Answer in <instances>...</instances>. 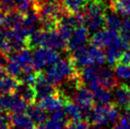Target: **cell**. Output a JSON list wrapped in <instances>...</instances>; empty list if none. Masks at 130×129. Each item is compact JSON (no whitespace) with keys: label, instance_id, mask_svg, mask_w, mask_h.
Returning <instances> with one entry per match:
<instances>
[{"label":"cell","instance_id":"obj_15","mask_svg":"<svg viewBox=\"0 0 130 129\" xmlns=\"http://www.w3.org/2000/svg\"><path fill=\"white\" fill-rule=\"evenodd\" d=\"M27 112L31 121L36 124H42L47 121V112L41 105L34 104H29L27 107Z\"/></svg>","mask_w":130,"mask_h":129},{"label":"cell","instance_id":"obj_32","mask_svg":"<svg viewBox=\"0 0 130 129\" xmlns=\"http://www.w3.org/2000/svg\"><path fill=\"white\" fill-rule=\"evenodd\" d=\"M0 129H11V124L9 117L0 115Z\"/></svg>","mask_w":130,"mask_h":129},{"label":"cell","instance_id":"obj_24","mask_svg":"<svg viewBox=\"0 0 130 129\" xmlns=\"http://www.w3.org/2000/svg\"><path fill=\"white\" fill-rule=\"evenodd\" d=\"M94 102L97 104H111L112 95L109 89L100 87L94 90Z\"/></svg>","mask_w":130,"mask_h":129},{"label":"cell","instance_id":"obj_17","mask_svg":"<svg viewBox=\"0 0 130 129\" xmlns=\"http://www.w3.org/2000/svg\"><path fill=\"white\" fill-rule=\"evenodd\" d=\"M64 111L69 120L70 121H80L84 117V110L80 105L73 103L70 99H68L64 104Z\"/></svg>","mask_w":130,"mask_h":129},{"label":"cell","instance_id":"obj_16","mask_svg":"<svg viewBox=\"0 0 130 129\" xmlns=\"http://www.w3.org/2000/svg\"><path fill=\"white\" fill-rule=\"evenodd\" d=\"M11 126H14L20 129H28L33 125V122L28 114L20 113H11L9 116Z\"/></svg>","mask_w":130,"mask_h":129},{"label":"cell","instance_id":"obj_29","mask_svg":"<svg viewBox=\"0 0 130 129\" xmlns=\"http://www.w3.org/2000/svg\"><path fill=\"white\" fill-rule=\"evenodd\" d=\"M50 119L56 122L61 123L63 125H66L68 123V120H69L68 117H67V115H66L65 111H61L60 109L52 112V114L51 115V118Z\"/></svg>","mask_w":130,"mask_h":129},{"label":"cell","instance_id":"obj_39","mask_svg":"<svg viewBox=\"0 0 130 129\" xmlns=\"http://www.w3.org/2000/svg\"><path fill=\"white\" fill-rule=\"evenodd\" d=\"M3 38V35H2V32H1V30H0V41H1V39Z\"/></svg>","mask_w":130,"mask_h":129},{"label":"cell","instance_id":"obj_33","mask_svg":"<svg viewBox=\"0 0 130 129\" xmlns=\"http://www.w3.org/2000/svg\"><path fill=\"white\" fill-rule=\"evenodd\" d=\"M9 61V54L0 50V68H5Z\"/></svg>","mask_w":130,"mask_h":129},{"label":"cell","instance_id":"obj_2","mask_svg":"<svg viewBox=\"0 0 130 129\" xmlns=\"http://www.w3.org/2000/svg\"><path fill=\"white\" fill-rule=\"evenodd\" d=\"M79 73V70L75 68L70 58L58 60L56 63L50 66L48 69L45 73L47 80L58 87L68 79L74 77Z\"/></svg>","mask_w":130,"mask_h":129},{"label":"cell","instance_id":"obj_13","mask_svg":"<svg viewBox=\"0 0 130 129\" xmlns=\"http://www.w3.org/2000/svg\"><path fill=\"white\" fill-rule=\"evenodd\" d=\"M83 13V21L82 25H84L88 31H98L105 28V15H90L87 14L82 11Z\"/></svg>","mask_w":130,"mask_h":129},{"label":"cell","instance_id":"obj_43","mask_svg":"<svg viewBox=\"0 0 130 129\" xmlns=\"http://www.w3.org/2000/svg\"><path fill=\"white\" fill-rule=\"evenodd\" d=\"M129 40H130V32H129Z\"/></svg>","mask_w":130,"mask_h":129},{"label":"cell","instance_id":"obj_7","mask_svg":"<svg viewBox=\"0 0 130 129\" xmlns=\"http://www.w3.org/2000/svg\"><path fill=\"white\" fill-rule=\"evenodd\" d=\"M119 33L116 30L112 29H101L98 30L91 36L90 43L95 47L99 49H106L110 47L112 44L116 41V39L119 37Z\"/></svg>","mask_w":130,"mask_h":129},{"label":"cell","instance_id":"obj_42","mask_svg":"<svg viewBox=\"0 0 130 129\" xmlns=\"http://www.w3.org/2000/svg\"><path fill=\"white\" fill-rule=\"evenodd\" d=\"M1 112H2V110H1V108H0V115H1Z\"/></svg>","mask_w":130,"mask_h":129},{"label":"cell","instance_id":"obj_44","mask_svg":"<svg viewBox=\"0 0 130 129\" xmlns=\"http://www.w3.org/2000/svg\"><path fill=\"white\" fill-rule=\"evenodd\" d=\"M86 1H87V0H86Z\"/></svg>","mask_w":130,"mask_h":129},{"label":"cell","instance_id":"obj_41","mask_svg":"<svg viewBox=\"0 0 130 129\" xmlns=\"http://www.w3.org/2000/svg\"><path fill=\"white\" fill-rule=\"evenodd\" d=\"M11 129H20V128H17V127H14V126H11Z\"/></svg>","mask_w":130,"mask_h":129},{"label":"cell","instance_id":"obj_1","mask_svg":"<svg viewBox=\"0 0 130 129\" xmlns=\"http://www.w3.org/2000/svg\"><path fill=\"white\" fill-rule=\"evenodd\" d=\"M69 58L78 70L91 66H102L105 60V54L101 49L93 45L73 51Z\"/></svg>","mask_w":130,"mask_h":129},{"label":"cell","instance_id":"obj_36","mask_svg":"<svg viewBox=\"0 0 130 129\" xmlns=\"http://www.w3.org/2000/svg\"><path fill=\"white\" fill-rule=\"evenodd\" d=\"M43 1H46V2H53V3H60L61 0H43Z\"/></svg>","mask_w":130,"mask_h":129},{"label":"cell","instance_id":"obj_34","mask_svg":"<svg viewBox=\"0 0 130 129\" xmlns=\"http://www.w3.org/2000/svg\"><path fill=\"white\" fill-rule=\"evenodd\" d=\"M4 19H5V14H4L2 11H0V29H1V28H3Z\"/></svg>","mask_w":130,"mask_h":129},{"label":"cell","instance_id":"obj_22","mask_svg":"<svg viewBox=\"0 0 130 129\" xmlns=\"http://www.w3.org/2000/svg\"><path fill=\"white\" fill-rule=\"evenodd\" d=\"M105 28L112 30H116L118 31L120 30L123 21L122 19L117 15L115 11H112L111 12L106 11L105 14Z\"/></svg>","mask_w":130,"mask_h":129},{"label":"cell","instance_id":"obj_19","mask_svg":"<svg viewBox=\"0 0 130 129\" xmlns=\"http://www.w3.org/2000/svg\"><path fill=\"white\" fill-rule=\"evenodd\" d=\"M109 8L116 13L130 18V0H109Z\"/></svg>","mask_w":130,"mask_h":129},{"label":"cell","instance_id":"obj_31","mask_svg":"<svg viewBox=\"0 0 130 129\" xmlns=\"http://www.w3.org/2000/svg\"><path fill=\"white\" fill-rule=\"evenodd\" d=\"M38 128L39 129H64V125L50 119L48 121H46L44 123L40 124V126Z\"/></svg>","mask_w":130,"mask_h":129},{"label":"cell","instance_id":"obj_30","mask_svg":"<svg viewBox=\"0 0 130 129\" xmlns=\"http://www.w3.org/2000/svg\"><path fill=\"white\" fill-rule=\"evenodd\" d=\"M66 129H90L89 122L83 121H70L66 124Z\"/></svg>","mask_w":130,"mask_h":129},{"label":"cell","instance_id":"obj_18","mask_svg":"<svg viewBox=\"0 0 130 129\" xmlns=\"http://www.w3.org/2000/svg\"><path fill=\"white\" fill-rule=\"evenodd\" d=\"M22 20H23V13L14 10V11L5 14L3 28H7V29H18V28H21Z\"/></svg>","mask_w":130,"mask_h":129},{"label":"cell","instance_id":"obj_38","mask_svg":"<svg viewBox=\"0 0 130 129\" xmlns=\"http://www.w3.org/2000/svg\"><path fill=\"white\" fill-rule=\"evenodd\" d=\"M28 129H39L38 128V127H35V126H30V127H29V128H28Z\"/></svg>","mask_w":130,"mask_h":129},{"label":"cell","instance_id":"obj_4","mask_svg":"<svg viewBox=\"0 0 130 129\" xmlns=\"http://www.w3.org/2000/svg\"><path fill=\"white\" fill-rule=\"evenodd\" d=\"M28 103L16 92L0 95V108L3 111L11 113H20L27 110Z\"/></svg>","mask_w":130,"mask_h":129},{"label":"cell","instance_id":"obj_5","mask_svg":"<svg viewBox=\"0 0 130 129\" xmlns=\"http://www.w3.org/2000/svg\"><path fill=\"white\" fill-rule=\"evenodd\" d=\"M88 32H89L88 29L84 25L78 26L73 30L70 37L68 40L66 51L72 53L73 51L85 47L88 41Z\"/></svg>","mask_w":130,"mask_h":129},{"label":"cell","instance_id":"obj_40","mask_svg":"<svg viewBox=\"0 0 130 129\" xmlns=\"http://www.w3.org/2000/svg\"><path fill=\"white\" fill-rule=\"evenodd\" d=\"M126 112H127V113H129V114H130V106H129V108H128V109H127V110H126Z\"/></svg>","mask_w":130,"mask_h":129},{"label":"cell","instance_id":"obj_20","mask_svg":"<svg viewBox=\"0 0 130 129\" xmlns=\"http://www.w3.org/2000/svg\"><path fill=\"white\" fill-rule=\"evenodd\" d=\"M15 92L21 96L28 104H32L36 101V92L32 86L25 85V84H19L18 87L16 88Z\"/></svg>","mask_w":130,"mask_h":129},{"label":"cell","instance_id":"obj_26","mask_svg":"<svg viewBox=\"0 0 130 129\" xmlns=\"http://www.w3.org/2000/svg\"><path fill=\"white\" fill-rule=\"evenodd\" d=\"M123 52V50L114 45H111L110 47H108V50L106 51V55H105V59L109 66L114 67L116 64H118Z\"/></svg>","mask_w":130,"mask_h":129},{"label":"cell","instance_id":"obj_35","mask_svg":"<svg viewBox=\"0 0 130 129\" xmlns=\"http://www.w3.org/2000/svg\"><path fill=\"white\" fill-rule=\"evenodd\" d=\"M90 129H104L103 126H100V125H96V124H93L92 127H90Z\"/></svg>","mask_w":130,"mask_h":129},{"label":"cell","instance_id":"obj_37","mask_svg":"<svg viewBox=\"0 0 130 129\" xmlns=\"http://www.w3.org/2000/svg\"><path fill=\"white\" fill-rule=\"evenodd\" d=\"M14 1V3H18V2H21V1H31V2H33V1H35V0H13Z\"/></svg>","mask_w":130,"mask_h":129},{"label":"cell","instance_id":"obj_9","mask_svg":"<svg viewBox=\"0 0 130 129\" xmlns=\"http://www.w3.org/2000/svg\"><path fill=\"white\" fill-rule=\"evenodd\" d=\"M68 100L63 94L57 89L55 94L50 95L40 100V105L46 110V111L53 112L55 110H59L64 106L66 101Z\"/></svg>","mask_w":130,"mask_h":129},{"label":"cell","instance_id":"obj_12","mask_svg":"<svg viewBox=\"0 0 130 129\" xmlns=\"http://www.w3.org/2000/svg\"><path fill=\"white\" fill-rule=\"evenodd\" d=\"M14 58L16 61L18 62L19 64L21 66L23 72H32L35 69L33 68L32 64V55L30 53V50L28 47H25L23 50H19L16 52V54L11 53L9 54Z\"/></svg>","mask_w":130,"mask_h":129},{"label":"cell","instance_id":"obj_11","mask_svg":"<svg viewBox=\"0 0 130 129\" xmlns=\"http://www.w3.org/2000/svg\"><path fill=\"white\" fill-rule=\"evenodd\" d=\"M99 84L101 87L106 89H114L119 84V80L117 79L115 73L108 68H102L100 67L99 71Z\"/></svg>","mask_w":130,"mask_h":129},{"label":"cell","instance_id":"obj_6","mask_svg":"<svg viewBox=\"0 0 130 129\" xmlns=\"http://www.w3.org/2000/svg\"><path fill=\"white\" fill-rule=\"evenodd\" d=\"M34 89L36 92V100L40 101L45 97L55 94L57 92V87L53 86L48 80L46 74L41 70L36 71V80L34 84Z\"/></svg>","mask_w":130,"mask_h":129},{"label":"cell","instance_id":"obj_27","mask_svg":"<svg viewBox=\"0 0 130 129\" xmlns=\"http://www.w3.org/2000/svg\"><path fill=\"white\" fill-rule=\"evenodd\" d=\"M114 73L118 80H130V66L119 62L114 66Z\"/></svg>","mask_w":130,"mask_h":129},{"label":"cell","instance_id":"obj_25","mask_svg":"<svg viewBox=\"0 0 130 129\" xmlns=\"http://www.w3.org/2000/svg\"><path fill=\"white\" fill-rule=\"evenodd\" d=\"M5 70L9 75L12 76L14 78L18 79L20 75L22 74V68L21 66L19 64V63L14 58L9 55V61H8L6 67H5Z\"/></svg>","mask_w":130,"mask_h":129},{"label":"cell","instance_id":"obj_28","mask_svg":"<svg viewBox=\"0 0 130 129\" xmlns=\"http://www.w3.org/2000/svg\"><path fill=\"white\" fill-rule=\"evenodd\" d=\"M112 129H130V114L125 113L114 123Z\"/></svg>","mask_w":130,"mask_h":129},{"label":"cell","instance_id":"obj_21","mask_svg":"<svg viewBox=\"0 0 130 129\" xmlns=\"http://www.w3.org/2000/svg\"><path fill=\"white\" fill-rule=\"evenodd\" d=\"M61 3L68 13L75 14L83 10L86 0H61Z\"/></svg>","mask_w":130,"mask_h":129},{"label":"cell","instance_id":"obj_8","mask_svg":"<svg viewBox=\"0 0 130 129\" xmlns=\"http://www.w3.org/2000/svg\"><path fill=\"white\" fill-rule=\"evenodd\" d=\"M71 98L76 104L83 108V110H87V109L92 107V105H93V93L91 92V89H89L84 84H81L76 88Z\"/></svg>","mask_w":130,"mask_h":129},{"label":"cell","instance_id":"obj_3","mask_svg":"<svg viewBox=\"0 0 130 129\" xmlns=\"http://www.w3.org/2000/svg\"><path fill=\"white\" fill-rule=\"evenodd\" d=\"M60 59V55L54 49L38 47L32 56L33 68L36 71L42 70L44 68L51 66Z\"/></svg>","mask_w":130,"mask_h":129},{"label":"cell","instance_id":"obj_23","mask_svg":"<svg viewBox=\"0 0 130 129\" xmlns=\"http://www.w3.org/2000/svg\"><path fill=\"white\" fill-rule=\"evenodd\" d=\"M40 24V18L37 11L34 9H30L29 11L23 14L22 27L25 28H34V26Z\"/></svg>","mask_w":130,"mask_h":129},{"label":"cell","instance_id":"obj_10","mask_svg":"<svg viewBox=\"0 0 130 129\" xmlns=\"http://www.w3.org/2000/svg\"><path fill=\"white\" fill-rule=\"evenodd\" d=\"M114 100L118 107L127 110L130 106V86L126 84H118L114 88Z\"/></svg>","mask_w":130,"mask_h":129},{"label":"cell","instance_id":"obj_14","mask_svg":"<svg viewBox=\"0 0 130 129\" xmlns=\"http://www.w3.org/2000/svg\"><path fill=\"white\" fill-rule=\"evenodd\" d=\"M109 8L105 0H87L82 11L90 15H105Z\"/></svg>","mask_w":130,"mask_h":129}]
</instances>
